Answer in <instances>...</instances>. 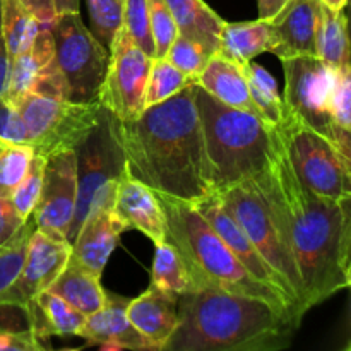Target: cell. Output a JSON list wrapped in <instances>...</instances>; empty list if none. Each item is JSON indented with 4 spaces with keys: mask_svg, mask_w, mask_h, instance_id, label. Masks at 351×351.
<instances>
[{
    "mask_svg": "<svg viewBox=\"0 0 351 351\" xmlns=\"http://www.w3.org/2000/svg\"><path fill=\"white\" fill-rule=\"evenodd\" d=\"M249 182L263 197L297 263L308 311L346 288L341 202L321 197L302 184L288 161L281 136L276 160Z\"/></svg>",
    "mask_w": 351,
    "mask_h": 351,
    "instance_id": "cell-1",
    "label": "cell"
},
{
    "mask_svg": "<svg viewBox=\"0 0 351 351\" xmlns=\"http://www.w3.org/2000/svg\"><path fill=\"white\" fill-rule=\"evenodd\" d=\"M195 88L197 82H192L171 98L146 106L134 120L117 119L127 173L158 195L191 204L215 194Z\"/></svg>",
    "mask_w": 351,
    "mask_h": 351,
    "instance_id": "cell-2",
    "label": "cell"
},
{
    "mask_svg": "<svg viewBox=\"0 0 351 351\" xmlns=\"http://www.w3.org/2000/svg\"><path fill=\"white\" fill-rule=\"evenodd\" d=\"M298 328L291 312L263 298L195 288L178 297V326L163 351H278Z\"/></svg>",
    "mask_w": 351,
    "mask_h": 351,
    "instance_id": "cell-3",
    "label": "cell"
},
{
    "mask_svg": "<svg viewBox=\"0 0 351 351\" xmlns=\"http://www.w3.org/2000/svg\"><path fill=\"white\" fill-rule=\"evenodd\" d=\"M209 182L215 194L254 180L276 160L280 134L256 113L225 105L197 84Z\"/></svg>",
    "mask_w": 351,
    "mask_h": 351,
    "instance_id": "cell-4",
    "label": "cell"
},
{
    "mask_svg": "<svg viewBox=\"0 0 351 351\" xmlns=\"http://www.w3.org/2000/svg\"><path fill=\"white\" fill-rule=\"evenodd\" d=\"M167 218V240L178 250L195 288H218L232 293L263 298L283 311L295 308L281 291L257 281L230 250L225 240L191 202L158 195Z\"/></svg>",
    "mask_w": 351,
    "mask_h": 351,
    "instance_id": "cell-5",
    "label": "cell"
},
{
    "mask_svg": "<svg viewBox=\"0 0 351 351\" xmlns=\"http://www.w3.org/2000/svg\"><path fill=\"white\" fill-rule=\"evenodd\" d=\"M74 151L77 163V206L67 235L71 243L96 206L113 202L117 184L127 173L117 117L101 106L98 123Z\"/></svg>",
    "mask_w": 351,
    "mask_h": 351,
    "instance_id": "cell-6",
    "label": "cell"
},
{
    "mask_svg": "<svg viewBox=\"0 0 351 351\" xmlns=\"http://www.w3.org/2000/svg\"><path fill=\"white\" fill-rule=\"evenodd\" d=\"M216 195L221 199L230 215L237 219L264 261L276 273L285 290L293 300L298 314L304 317L308 312V307L297 263L259 192L252 187L250 182H243L218 192Z\"/></svg>",
    "mask_w": 351,
    "mask_h": 351,
    "instance_id": "cell-7",
    "label": "cell"
},
{
    "mask_svg": "<svg viewBox=\"0 0 351 351\" xmlns=\"http://www.w3.org/2000/svg\"><path fill=\"white\" fill-rule=\"evenodd\" d=\"M278 132L291 168L308 191L338 202L348 197V170L331 137L287 113V110Z\"/></svg>",
    "mask_w": 351,
    "mask_h": 351,
    "instance_id": "cell-8",
    "label": "cell"
},
{
    "mask_svg": "<svg viewBox=\"0 0 351 351\" xmlns=\"http://www.w3.org/2000/svg\"><path fill=\"white\" fill-rule=\"evenodd\" d=\"M34 154L48 158L58 151L75 149L98 123L101 105L75 103L43 95L23 96L16 103Z\"/></svg>",
    "mask_w": 351,
    "mask_h": 351,
    "instance_id": "cell-9",
    "label": "cell"
},
{
    "mask_svg": "<svg viewBox=\"0 0 351 351\" xmlns=\"http://www.w3.org/2000/svg\"><path fill=\"white\" fill-rule=\"evenodd\" d=\"M50 27L55 41V62L69 86V99L96 103L108 69L110 51L82 23L79 12L60 14Z\"/></svg>",
    "mask_w": 351,
    "mask_h": 351,
    "instance_id": "cell-10",
    "label": "cell"
},
{
    "mask_svg": "<svg viewBox=\"0 0 351 351\" xmlns=\"http://www.w3.org/2000/svg\"><path fill=\"white\" fill-rule=\"evenodd\" d=\"M153 57L141 50L122 26L110 48V62L98 103L120 120H134L146 108Z\"/></svg>",
    "mask_w": 351,
    "mask_h": 351,
    "instance_id": "cell-11",
    "label": "cell"
},
{
    "mask_svg": "<svg viewBox=\"0 0 351 351\" xmlns=\"http://www.w3.org/2000/svg\"><path fill=\"white\" fill-rule=\"evenodd\" d=\"M285 110L331 137L332 123L331 93L336 79V69L322 62L317 55H298L283 58Z\"/></svg>",
    "mask_w": 351,
    "mask_h": 351,
    "instance_id": "cell-12",
    "label": "cell"
},
{
    "mask_svg": "<svg viewBox=\"0 0 351 351\" xmlns=\"http://www.w3.org/2000/svg\"><path fill=\"white\" fill-rule=\"evenodd\" d=\"M77 206V163L75 151H58L45 163L43 189L33 218L38 230L67 240Z\"/></svg>",
    "mask_w": 351,
    "mask_h": 351,
    "instance_id": "cell-13",
    "label": "cell"
},
{
    "mask_svg": "<svg viewBox=\"0 0 351 351\" xmlns=\"http://www.w3.org/2000/svg\"><path fill=\"white\" fill-rule=\"evenodd\" d=\"M72 254V243L34 228L27 245L26 261L16 283L0 297V302L27 305L41 291H47L60 276Z\"/></svg>",
    "mask_w": 351,
    "mask_h": 351,
    "instance_id": "cell-14",
    "label": "cell"
},
{
    "mask_svg": "<svg viewBox=\"0 0 351 351\" xmlns=\"http://www.w3.org/2000/svg\"><path fill=\"white\" fill-rule=\"evenodd\" d=\"M194 206L199 209V213L208 219L209 225L216 230V233L225 240L226 245H228L230 250L235 254L237 259L243 264V267H245V269L249 271L257 281H261V283L266 285V287L281 291V293L290 300L291 307L295 308L298 317L304 319L300 314H298L293 300L290 298L288 291L285 290L280 278H278L276 273L271 269L269 264L264 261V257L261 256L259 250L256 249V245L250 242V239L247 237V233L243 232L242 226H240L239 223H237V219L230 215V211L225 208L221 199H219L216 194H211Z\"/></svg>",
    "mask_w": 351,
    "mask_h": 351,
    "instance_id": "cell-15",
    "label": "cell"
},
{
    "mask_svg": "<svg viewBox=\"0 0 351 351\" xmlns=\"http://www.w3.org/2000/svg\"><path fill=\"white\" fill-rule=\"evenodd\" d=\"M113 213L125 230H137L154 245L167 240V218L160 197L146 184L129 173L123 175L117 184Z\"/></svg>",
    "mask_w": 351,
    "mask_h": 351,
    "instance_id": "cell-16",
    "label": "cell"
},
{
    "mask_svg": "<svg viewBox=\"0 0 351 351\" xmlns=\"http://www.w3.org/2000/svg\"><path fill=\"white\" fill-rule=\"evenodd\" d=\"M129 302L130 298L106 291L105 305L86 317L79 338L84 339L86 345L101 346L103 350H153L130 322L127 314Z\"/></svg>",
    "mask_w": 351,
    "mask_h": 351,
    "instance_id": "cell-17",
    "label": "cell"
},
{
    "mask_svg": "<svg viewBox=\"0 0 351 351\" xmlns=\"http://www.w3.org/2000/svg\"><path fill=\"white\" fill-rule=\"evenodd\" d=\"M321 0H288L283 9L271 19L274 31V48L271 53L280 60L298 55H317Z\"/></svg>",
    "mask_w": 351,
    "mask_h": 351,
    "instance_id": "cell-18",
    "label": "cell"
},
{
    "mask_svg": "<svg viewBox=\"0 0 351 351\" xmlns=\"http://www.w3.org/2000/svg\"><path fill=\"white\" fill-rule=\"evenodd\" d=\"M123 232L127 230L113 213V202L96 206L72 240L71 257L101 276Z\"/></svg>",
    "mask_w": 351,
    "mask_h": 351,
    "instance_id": "cell-19",
    "label": "cell"
},
{
    "mask_svg": "<svg viewBox=\"0 0 351 351\" xmlns=\"http://www.w3.org/2000/svg\"><path fill=\"white\" fill-rule=\"evenodd\" d=\"M127 314L151 348L163 351L178 326V295L149 285L144 293L129 302Z\"/></svg>",
    "mask_w": 351,
    "mask_h": 351,
    "instance_id": "cell-20",
    "label": "cell"
},
{
    "mask_svg": "<svg viewBox=\"0 0 351 351\" xmlns=\"http://www.w3.org/2000/svg\"><path fill=\"white\" fill-rule=\"evenodd\" d=\"M195 82L225 105L259 115L250 98L249 81L243 65L215 53Z\"/></svg>",
    "mask_w": 351,
    "mask_h": 351,
    "instance_id": "cell-21",
    "label": "cell"
},
{
    "mask_svg": "<svg viewBox=\"0 0 351 351\" xmlns=\"http://www.w3.org/2000/svg\"><path fill=\"white\" fill-rule=\"evenodd\" d=\"M51 24H41L33 45L10 60L3 98L16 105L23 96L29 95L40 72L55 58V41Z\"/></svg>",
    "mask_w": 351,
    "mask_h": 351,
    "instance_id": "cell-22",
    "label": "cell"
},
{
    "mask_svg": "<svg viewBox=\"0 0 351 351\" xmlns=\"http://www.w3.org/2000/svg\"><path fill=\"white\" fill-rule=\"evenodd\" d=\"M273 48L274 31L271 21L257 19L245 21V23H226L225 21L216 53L240 65H245L261 53L273 51Z\"/></svg>",
    "mask_w": 351,
    "mask_h": 351,
    "instance_id": "cell-23",
    "label": "cell"
},
{
    "mask_svg": "<svg viewBox=\"0 0 351 351\" xmlns=\"http://www.w3.org/2000/svg\"><path fill=\"white\" fill-rule=\"evenodd\" d=\"M99 280L101 276L71 257L60 276L53 281L48 290L64 298L75 311L88 317L105 305L106 291L101 288Z\"/></svg>",
    "mask_w": 351,
    "mask_h": 351,
    "instance_id": "cell-24",
    "label": "cell"
},
{
    "mask_svg": "<svg viewBox=\"0 0 351 351\" xmlns=\"http://www.w3.org/2000/svg\"><path fill=\"white\" fill-rule=\"evenodd\" d=\"M177 23L178 34L199 41L211 55L218 51L225 21L204 0H165Z\"/></svg>",
    "mask_w": 351,
    "mask_h": 351,
    "instance_id": "cell-25",
    "label": "cell"
},
{
    "mask_svg": "<svg viewBox=\"0 0 351 351\" xmlns=\"http://www.w3.org/2000/svg\"><path fill=\"white\" fill-rule=\"evenodd\" d=\"M315 50L322 62L335 69L351 64V41L346 10H332L321 5Z\"/></svg>",
    "mask_w": 351,
    "mask_h": 351,
    "instance_id": "cell-26",
    "label": "cell"
},
{
    "mask_svg": "<svg viewBox=\"0 0 351 351\" xmlns=\"http://www.w3.org/2000/svg\"><path fill=\"white\" fill-rule=\"evenodd\" d=\"M245 67L247 81H249L250 98L256 105L257 113L261 119L271 127H280L285 119V101L280 95L278 82L271 72H267L263 65L249 64Z\"/></svg>",
    "mask_w": 351,
    "mask_h": 351,
    "instance_id": "cell-27",
    "label": "cell"
},
{
    "mask_svg": "<svg viewBox=\"0 0 351 351\" xmlns=\"http://www.w3.org/2000/svg\"><path fill=\"white\" fill-rule=\"evenodd\" d=\"M151 285L173 295H184L194 290L184 259L168 240L154 245Z\"/></svg>",
    "mask_w": 351,
    "mask_h": 351,
    "instance_id": "cell-28",
    "label": "cell"
},
{
    "mask_svg": "<svg viewBox=\"0 0 351 351\" xmlns=\"http://www.w3.org/2000/svg\"><path fill=\"white\" fill-rule=\"evenodd\" d=\"M2 27L12 60L33 45L41 24L19 0H2Z\"/></svg>",
    "mask_w": 351,
    "mask_h": 351,
    "instance_id": "cell-29",
    "label": "cell"
},
{
    "mask_svg": "<svg viewBox=\"0 0 351 351\" xmlns=\"http://www.w3.org/2000/svg\"><path fill=\"white\" fill-rule=\"evenodd\" d=\"M33 302L40 308L50 336H77L84 326L86 315L53 291H41Z\"/></svg>",
    "mask_w": 351,
    "mask_h": 351,
    "instance_id": "cell-30",
    "label": "cell"
},
{
    "mask_svg": "<svg viewBox=\"0 0 351 351\" xmlns=\"http://www.w3.org/2000/svg\"><path fill=\"white\" fill-rule=\"evenodd\" d=\"M192 82H195L194 79L178 71L165 57L153 58V65H151L146 86V106H153L156 103L171 98V96L177 95L178 91L187 88Z\"/></svg>",
    "mask_w": 351,
    "mask_h": 351,
    "instance_id": "cell-31",
    "label": "cell"
},
{
    "mask_svg": "<svg viewBox=\"0 0 351 351\" xmlns=\"http://www.w3.org/2000/svg\"><path fill=\"white\" fill-rule=\"evenodd\" d=\"M36 228L33 218L29 216L23 228L7 243L0 245V297L12 287L19 278L26 261L27 245L33 230Z\"/></svg>",
    "mask_w": 351,
    "mask_h": 351,
    "instance_id": "cell-32",
    "label": "cell"
},
{
    "mask_svg": "<svg viewBox=\"0 0 351 351\" xmlns=\"http://www.w3.org/2000/svg\"><path fill=\"white\" fill-rule=\"evenodd\" d=\"M91 33L110 51L113 40L123 26L125 0H86Z\"/></svg>",
    "mask_w": 351,
    "mask_h": 351,
    "instance_id": "cell-33",
    "label": "cell"
},
{
    "mask_svg": "<svg viewBox=\"0 0 351 351\" xmlns=\"http://www.w3.org/2000/svg\"><path fill=\"white\" fill-rule=\"evenodd\" d=\"M45 163H47V158L40 156V154H34L24 178L17 184V187L10 192V199H12L14 208L17 209V213H19L24 219H29L34 208H36L38 201H40L41 189H43Z\"/></svg>",
    "mask_w": 351,
    "mask_h": 351,
    "instance_id": "cell-34",
    "label": "cell"
},
{
    "mask_svg": "<svg viewBox=\"0 0 351 351\" xmlns=\"http://www.w3.org/2000/svg\"><path fill=\"white\" fill-rule=\"evenodd\" d=\"M211 57L213 55L199 41L185 38L182 34L175 38V41L168 48L167 55H165V58L170 64H173L178 71H182L194 81H197L199 74L204 71Z\"/></svg>",
    "mask_w": 351,
    "mask_h": 351,
    "instance_id": "cell-35",
    "label": "cell"
},
{
    "mask_svg": "<svg viewBox=\"0 0 351 351\" xmlns=\"http://www.w3.org/2000/svg\"><path fill=\"white\" fill-rule=\"evenodd\" d=\"M34 151L29 144H5L0 151V192L10 194L29 168Z\"/></svg>",
    "mask_w": 351,
    "mask_h": 351,
    "instance_id": "cell-36",
    "label": "cell"
},
{
    "mask_svg": "<svg viewBox=\"0 0 351 351\" xmlns=\"http://www.w3.org/2000/svg\"><path fill=\"white\" fill-rule=\"evenodd\" d=\"M123 26H125L130 38L136 41L137 47L154 58L156 50H154V40L153 33H151L147 0H125Z\"/></svg>",
    "mask_w": 351,
    "mask_h": 351,
    "instance_id": "cell-37",
    "label": "cell"
},
{
    "mask_svg": "<svg viewBox=\"0 0 351 351\" xmlns=\"http://www.w3.org/2000/svg\"><path fill=\"white\" fill-rule=\"evenodd\" d=\"M147 10H149L151 33H153L154 50H156L154 58L165 57L170 45L178 36L177 23L165 0H147Z\"/></svg>",
    "mask_w": 351,
    "mask_h": 351,
    "instance_id": "cell-38",
    "label": "cell"
},
{
    "mask_svg": "<svg viewBox=\"0 0 351 351\" xmlns=\"http://www.w3.org/2000/svg\"><path fill=\"white\" fill-rule=\"evenodd\" d=\"M329 110L332 123L351 134V64L336 69Z\"/></svg>",
    "mask_w": 351,
    "mask_h": 351,
    "instance_id": "cell-39",
    "label": "cell"
},
{
    "mask_svg": "<svg viewBox=\"0 0 351 351\" xmlns=\"http://www.w3.org/2000/svg\"><path fill=\"white\" fill-rule=\"evenodd\" d=\"M0 139L9 144H27V132L14 103L0 98Z\"/></svg>",
    "mask_w": 351,
    "mask_h": 351,
    "instance_id": "cell-40",
    "label": "cell"
},
{
    "mask_svg": "<svg viewBox=\"0 0 351 351\" xmlns=\"http://www.w3.org/2000/svg\"><path fill=\"white\" fill-rule=\"evenodd\" d=\"M26 221L27 219H24L14 208L10 194L0 192V245L9 242Z\"/></svg>",
    "mask_w": 351,
    "mask_h": 351,
    "instance_id": "cell-41",
    "label": "cell"
},
{
    "mask_svg": "<svg viewBox=\"0 0 351 351\" xmlns=\"http://www.w3.org/2000/svg\"><path fill=\"white\" fill-rule=\"evenodd\" d=\"M43 350V343L34 335L0 331V351H36Z\"/></svg>",
    "mask_w": 351,
    "mask_h": 351,
    "instance_id": "cell-42",
    "label": "cell"
},
{
    "mask_svg": "<svg viewBox=\"0 0 351 351\" xmlns=\"http://www.w3.org/2000/svg\"><path fill=\"white\" fill-rule=\"evenodd\" d=\"M24 9L29 10L40 24H51L57 19L53 0H19Z\"/></svg>",
    "mask_w": 351,
    "mask_h": 351,
    "instance_id": "cell-43",
    "label": "cell"
},
{
    "mask_svg": "<svg viewBox=\"0 0 351 351\" xmlns=\"http://www.w3.org/2000/svg\"><path fill=\"white\" fill-rule=\"evenodd\" d=\"M9 67H10V57H9V48H7L5 36H3L2 0H0V98H3V93H5L7 77H9Z\"/></svg>",
    "mask_w": 351,
    "mask_h": 351,
    "instance_id": "cell-44",
    "label": "cell"
},
{
    "mask_svg": "<svg viewBox=\"0 0 351 351\" xmlns=\"http://www.w3.org/2000/svg\"><path fill=\"white\" fill-rule=\"evenodd\" d=\"M288 0H257V7H259V19L271 21L287 3Z\"/></svg>",
    "mask_w": 351,
    "mask_h": 351,
    "instance_id": "cell-45",
    "label": "cell"
},
{
    "mask_svg": "<svg viewBox=\"0 0 351 351\" xmlns=\"http://www.w3.org/2000/svg\"><path fill=\"white\" fill-rule=\"evenodd\" d=\"M53 7L57 16L60 14H71V12H79V7H81V0H53Z\"/></svg>",
    "mask_w": 351,
    "mask_h": 351,
    "instance_id": "cell-46",
    "label": "cell"
},
{
    "mask_svg": "<svg viewBox=\"0 0 351 351\" xmlns=\"http://www.w3.org/2000/svg\"><path fill=\"white\" fill-rule=\"evenodd\" d=\"M321 2H322V5L329 7V9H332V10H345L348 0H321Z\"/></svg>",
    "mask_w": 351,
    "mask_h": 351,
    "instance_id": "cell-47",
    "label": "cell"
},
{
    "mask_svg": "<svg viewBox=\"0 0 351 351\" xmlns=\"http://www.w3.org/2000/svg\"><path fill=\"white\" fill-rule=\"evenodd\" d=\"M345 274H346V288H351V261L346 264Z\"/></svg>",
    "mask_w": 351,
    "mask_h": 351,
    "instance_id": "cell-48",
    "label": "cell"
},
{
    "mask_svg": "<svg viewBox=\"0 0 351 351\" xmlns=\"http://www.w3.org/2000/svg\"><path fill=\"white\" fill-rule=\"evenodd\" d=\"M346 17H348V27H350V41H351V0L346 3Z\"/></svg>",
    "mask_w": 351,
    "mask_h": 351,
    "instance_id": "cell-49",
    "label": "cell"
},
{
    "mask_svg": "<svg viewBox=\"0 0 351 351\" xmlns=\"http://www.w3.org/2000/svg\"><path fill=\"white\" fill-rule=\"evenodd\" d=\"M5 141H2V139H0V151H2L3 149V147H5Z\"/></svg>",
    "mask_w": 351,
    "mask_h": 351,
    "instance_id": "cell-50",
    "label": "cell"
},
{
    "mask_svg": "<svg viewBox=\"0 0 351 351\" xmlns=\"http://www.w3.org/2000/svg\"><path fill=\"white\" fill-rule=\"evenodd\" d=\"M346 350H348V351H351V341L348 343V346H346Z\"/></svg>",
    "mask_w": 351,
    "mask_h": 351,
    "instance_id": "cell-51",
    "label": "cell"
}]
</instances>
